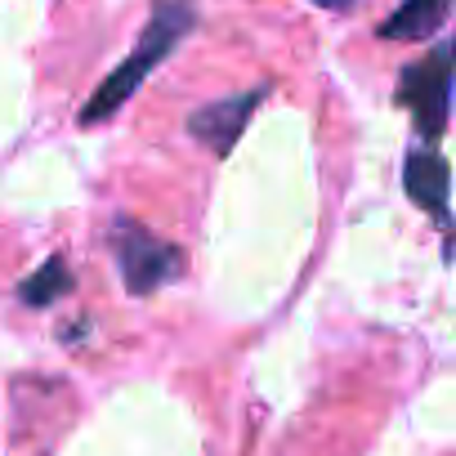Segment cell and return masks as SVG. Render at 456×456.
<instances>
[{"label": "cell", "instance_id": "7", "mask_svg": "<svg viewBox=\"0 0 456 456\" xmlns=\"http://www.w3.org/2000/svg\"><path fill=\"white\" fill-rule=\"evenodd\" d=\"M68 291H72V269H68L63 260H45V265L19 287V296H23L28 305H37V309L54 305V300L68 296Z\"/></svg>", "mask_w": 456, "mask_h": 456}, {"label": "cell", "instance_id": "1", "mask_svg": "<svg viewBox=\"0 0 456 456\" xmlns=\"http://www.w3.org/2000/svg\"><path fill=\"white\" fill-rule=\"evenodd\" d=\"M188 32H192V5H188V0H161V5L152 10V19H148V28H143V37H139V50H134V54L90 94V103L81 108V126L108 121Z\"/></svg>", "mask_w": 456, "mask_h": 456}, {"label": "cell", "instance_id": "6", "mask_svg": "<svg viewBox=\"0 0 456 456\" xmlns=\"http://www.w3.org/2000/svg\"><path fill=\"white\" fill-rule=\"evenodd\" d=\"M447 10H452V0H403V5L380 23V37L385 41H420V37L443 28Z\"/></svg>", "mask_w": 456, "mask_h": 456}, {"label": "cell", "instance_id": "2", "mask_svg": "<svg viewBox=\"0 0 456 456\" xmlns=\"http://www.w3.org/2000/svg\"><path fill=\"white\" fill-rule=\"evenodd\" d=\"M452 90H456V41L429 50L416 63H407V72L398 81V103L411 112L420 139H438L447 130Z\"/></svg>", "mask_w": 456, "mask_h": 456}, {"label": "cell", "instance_id": "4", "mask_svg": "<svg viewBox=\"0 0 456 456\" xmlns=\"http://www.w3.org/2000/svg\"><path fill=\"white\" fill-rule=\"evenodd\" d=\"M260 99H265V90L233 94V99H224V103H206V108H197V112L188 117V130L224 157L228 148L238 143V134H242V126L251 121V112H256V103H260Z\"/></svg>", "mask_w": 456, "mask_h": 456}, {"label": "cell", "instance_id": "3", "mask_svg": "<svg viewBox=\"0 0 456 456\" xmlns=\"http://www.w3.org/2000/svg\"><path fill=\"white\" fill-rule=\"evenodd\" d=\"M108 242H112V256L121 265V278H126L130 296H152L157 287H166L183 273V251L175 242L148 233V228L134 224V219H117Z\"/></svg>", "mask_w": 456, "mask_h": 456}, {"label": "cell", "instance_id": "8", "mask_svg": "<svg viewBox=\"0 0 456 456\" xmlns=\"http://www.w3.org/2000/svg\"><path fill=\"white\" fill-rule=\"evenodd\" d=\"M314 5H322V10H345V5H354V0H314Z\"/></svg>", "mask_w": 456, "mask_h": 456}, {"label": "cell", "instance_id": "5", "mask_svg": "<svg viewBox=\"0 0 456 456\" xmlns=\"http://www.w3.org/2000/svg\"><path fill=\"white\" fill-rule=\"evenodd\" d=\"M403 183H407V197L429 210V215H443L447 210V188H452V175H447V161L429 148H416L403 166Z\"/></svg>", "mask_w": 456, "mask_h": 456}]
</instances>
